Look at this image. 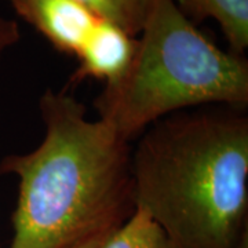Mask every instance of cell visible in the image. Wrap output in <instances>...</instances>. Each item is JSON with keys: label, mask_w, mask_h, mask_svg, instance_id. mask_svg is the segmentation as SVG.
Instances as JSON below:
<instances>
[{"label": "cell", "mask_w": 248, "mask_h": 248, "mask_svg": "<svg viewBox=\"0 0 248 248\" xmlns=\"http://www.w3.org/2000/svg\"><path fill=\"white\" fill-rule=\"evenodd\" d=\"M45 134L35 149L0 160L18 181L10 248H71L120 228L135 211L131 142L66 89L39 99Z\"/></svg>", "instance_id": "6da1fadb"}, {"label": "cell", "mask_w": 248, "mask_h": 248, "mask_svg": "<svg viewBox=\"0 0 248 248\" xmlns=\"http://www.w3.org/2000/svg\"><path fill=\"white\" fill-rule=\"evenodd\" d=\"M200 107L149 125L131 148L135 210L172 248H248V116Z\"/></svg>", "instance_id": "7a4b0ae2"}, {"label": "cell", "mask_w": 248, "mask_h": 248, "mask_svg": "<svg viewBox=\"0 0 248 248\" xmlns=\"http://www.w3.org/2000/svg\"><path fill=\"white\" fill-rule=\"evenodd\" d=\"M215 105L247 109L246 55L219 48L174 0H152L130 61L94 101L98 119L131 142L166 116Z\"/></svg>", "instance_id": "3957f363"}, {"label": "cell", "mask_w": 248, "mask_h": 248, "mask_svg": "<svg viewBox=\"0 0 248 248\" xmlns=\"http://www.w3.org/2000/svg\"><path fill=\"white\" fill-rule=\"evenodd\" d=\"M10 7L60 53L76 58L75 83H107L123 71L135 37L80 0H7Z\"/></svg>", "instance_id": "277c9868"}, {"label": "cell", "mask_w": 248, "mask_h": 248, "mask_svg": "<svg viewBox=\"0 0 248 248\" xmlns=\"http://www.w3.org/2000/svg\"><path fill=\"white\" fill-rule=\"evenodd\" d=\"M193 24L213 19L228 40L229 51L244 55L248 47V0H174Z\"/></svg>", "instance_id": "5b68a950"}, {"label": "cell", "mask_w": 248, "mask_h": 248, "mask_svg": "<svg viewBox=\"0 0 248 248\" xmlns=\"http://www.w3.org/2000/svg\"><path fill=\"white\" fill-rule=\"evenodd\" d=\"M101 248H172L148 214L135 210L120 228L112 232Z\"/></svg>", "instance_id": "8992f818"}, {"label": "cell", "mask_w": 248, "mask_h": 248, "mask_svg": "<svg viewBox=\"0 0 248 248\" xmlns=\"http://www.w3.org/2000/svg\"><path fill=\"white\" fill-rule=\"evenodd\" d=\"M108 21L137 37L152 0H80Z\"/></svg>", "instance_id": "52a82bcc"}, {"label": "cell", "mask_w": 248, "mask_h": 248, "mask_svg": "<svg viewBox=\"0 0 248 248\" xmlns=\"http://www.w3.org/2000/svg\"><path fill=\"white\" fill-rule=\"evenodd\" d=\"M21 40V29L19 24L14 18L6 17L0 13V66L6 54L9 53L13 47L18 45Z\"/></svg>", "instance_id": "ba28073f"}, {"label": "cell", "mask_w": 248, "mask_h": 248, "mask_svg": "<svg viewBox=\"0 0 248 248\" xmlns=\"http://www.w3.org/2000/svg\"><path fill=\"white\" fill-rule=\"evenodd\" d=\"M109 234H98V236H94V237H90V239L84 240V241H81V243L71 248H101L102 243L105 241V239Z\"/></svg>", "instance_id": "9c48e42d"}]
</instances>
